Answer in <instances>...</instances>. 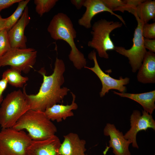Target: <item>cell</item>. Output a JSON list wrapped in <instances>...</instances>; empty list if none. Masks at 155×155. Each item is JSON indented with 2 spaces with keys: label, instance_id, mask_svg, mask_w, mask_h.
I'll use <instances>...</instances> for the list:
<instances>
[{
  "label": "cell",
  "instance_id": "cell-28",
  "mask_svg": "<svg viewBox=\"0 0 155 155\" xmlns=\"http://www.w3.org/2000/svg\"><path fill=\"white\" fill-rule=\"evenodd\" d=\"M7 83L5 79L2 78L0 80V106L3 99V94L6 89Z\"/></svg>",
  "mask_w": 155,
  "mask_h": 155
},
{
  "label": "cell",
  "instance_id": "cell-10",
  "mask_svg": "<svg viewBox=\"0 0 155 155\" xmlns=\"http://www.w3.org/2000/svg\"><path fill=\"white\" fill-rule=\"evenodd\" d=\"M131 128L124 135L125 138L129 141L133 148L138 149L137 142V133L142 130L146 131L149 128L155 130V121L152 115L144 110L142 114L138 110L133 111L130 117Z\"/></svg>",
  "mask_w": 155,
  "mask_h": 155
},
{
  "label": "cell",
  "instance_id": "cell-18",
  "mask_svg": "<svg viewBox=\"0 0 155 155\" xmlns=\"http://www.w3.org/2000/svg\"><path fill=\"white\" fill-rule=\"evenodd\" d=\"M114 93L119 96L132 99L140 104L144 110L152 115L155 109V90L139 94L125 92L119 93L113 91Z\"/></svg>",
  "mask_w": 155,
  "mask_h": 155
},
{
  "label": "cell",
  "instance_id": "cell-5",
  "mask_svg": "<svg viewBox=\"0 0 155 155\" xmlns=\"http://www.w3.org/2000/svg\"><path fill=\"white\" fill-rule=\"evenodd\" d=\"M122 25L121 22L108 21L104 19L96 22L92 26L91 33L92 38L88 42V46L96 50L100 57L108 59L109 55L107 51L114 50L115 47L111 38L110 33Z\"/></svg>",
  "mask_w": 155,
  "mask_h": 155
},
{
  "label": "cell",
  "instance_id": "cell-4",
  "mask_svg": "<svg viewBox=\"0 0 155 155\" xmlns=\"http://www.w3.org/2000/svg\"><path fill=\"white\" fill-rule=\"evenodd\" d=\"M20 89L8 93L0 106V125L2 128L12 127L20 118L30 109Z\"/></svg>",
  "mask_w": 155,
  "mask_h": 155
},
{
  "label": "cell",
  "instance_id": "cell-14",
  "mask_svg": "<svg viewBox=\"0 0 155 155\" xmlns=\"http://www.w3.org/2000/svg\"><path fill=\"white\" fill-rule=\"evenodd\" d=\"M61 143L55 135L45 140L32 141L27 149V155H60L59 150Z\"/></svg>",
  "mask_w": 155,
  "mask_h": 155
},
{
  "label": "cell",
  "instance_id": "cell-8",
  "mask_svg": "<svg viewBox=\"0 0 155 155\" xmlns=\"http://www.w3.org/2000/svg\"><path fill=\"white\" fill-rule=\"evenodd\" d=\"M135 17L137 24L134 31L131 47L126 49L122 46H115L114 49L118 53L128 58L133 73L136 72L141 66L147 51L144 45V38L142 34L144 23L137 16Z\"/></svg>",
  "mask_w": 155,
  "mask_h": 155
},
{
  "label": "cell",
  "instance_id": "cell-17",
  "mask_svg": "<svg viewBox=\"0 0 155 155\" xmlns=\"http://www.w3.org/2000/svg\"><path fill=\"white\" fill-rule=\"evenodd\" d=\"M138 70L137 75L138 82L144 84L155 82V54L154 53L147 51Z\"/></svg>",
  "mask_w": 155,
  "mask_h": 155
},
{
  "label": "cell",
  "instance_id": "cell-23",
  "mask_svg": "<svg viewBox=\"0 0 155 155\" xmlns=\"http://www.w3.org/2000/svg\"><path fill=\"white\" fill-rule=\"evenodd\" d=\"M8 31L5 28L0 30V57L11 48L8 37Z\"/></svg>",
  "mask_w": 155,
  "mask_h": 155
},
{
  "label": "cell",
  "instance_id": "cell-19",
  "mask_svg": "<svg viewBox=\"0 0 155 155\" xmlns=\"http://www.w3.org/2000/svg\"><path fill=\"white\" fill-rule=\"evenodd\" d=\"M129 13L137 16L144 23L155 19V1L144 0Z\"/></svg>",
  "mask_w": 155,
  "mask_h": 155
},
{
  "label": "cell",
  "instance_id": "cell-26",
  "mask_svg": "<svg viewBox=\"0 0 155 155\" xmlns=\"http://www.w3.org/2000/svg\"><path fill=\"white\" fill-rule=\"evenodd\" d=\"M144 44L145 48L153 53L155 52V40L144 38Z\"/></svg>",
  "mask_w": 155,
  "mask_h": 155
},
{
  "label": "cell",
  "instance_id": "cell-6",
  "mask_svg": "<svg viewBox=\"0 0 155 155\" xmlns=\"http://www.w3.org/2000/svg\"><path fill=\"white\" fill-rule=\"evenodd\" d=\"M32 140L24 130L12 127L0 131V155H27V150Z\"/></svg>",
  "mask_w": 155,
  "mask_h": 155
},
{
  "label": "cell",
  "instance_id": "cell-7",
  "mask_svg": "<svg viewBox=\"0 0 155 155\" xmlns=\"http://www.w3.org/2000/svg\"><path fill=\"white\" fill-rule=\"evenodd\" d=\"M37 51L31 48H11L0 57V67H11L27 73L33 68L36 61Z\"/></svg>",
  "mask_w": 155,
  "mask_h": 155
},
{
  "label": "cell",
  "instance_id": "cell-21",
  "mask_svg": "<svg viewBox=\"0 0 155 155\" xmlns=\"http://www.w3.org/2000/svg\"><path fill=\"white\" fill-rule=\"evenodd\" d=\"M29 0H21L14 12L9 17L6 18L5 28L9 30L17 22L22 16L25 8L30 2Z\"/></svg>",
  "mask_w": 155,
  "mask_h": 155
},
{
  "label": "cell",
  "instance_id": "cell-24",
  "mask_svg": "<svg viewBox=\"0 0 155 155\" xmlns=\"http://www.w3.org/2000/svg\"><path fill=\"white\" fill-rule=\"evenodd\" d=\"M142 34L144 38L155 39V22L150 24L144 23L142 28Z\"/></svg>",
  "mask_w": 155,
  "mask_h": 155
},
{
  "label": "cell",
  "instance_id": "cell-3",
  "mask_svg": "<svg viewBox=\"0 0 155 155\" xmlns=\"http://www.w3.org/2000/svg\"><path fill=\"white\" fill-rule=\"evenodd\" d=\"M18 130H26L33 141L48 139L55 135L56 126L44 111L30 109L25 113L12 127Z\"/></svg>",
  "mask_w": 155,
  "mask_h": 155
},
{
  "label": "cell",
  "instance_id": "cell-12",
  "mask_svg": "<svg viewBox=\"0 0 155 155\" xmlns=\"http://www.w3.org/2000/svg\"><path fill=\"white\" fill-rule=\"evenodd\" d=\"M30 19L28 8L27 6L20 18L8 31V37L11 48H26L27 38L24 35V31Z\"/></svg>",
  "mask_w": 155,
  "mask_h": 155
},
{
  "label": "cell",
  "instance_id": "cell-20",
  "mask_svg": "<svg viewBox=\"0 0 155 155\" xmlns=\"http://www.w3.org/2000/svg\"><path fill=\"white\" fill-rule=\"evenodd\" d=\"M2 78L5 79L8 83L16 88L22 87L29 80L28 77L22 76L21 72L11 67L3 72Z\"/></svg>",
  "mask_w": 155,
  "mask_h": 155
},
{
  "label": "cell",
  "instance_id": "cell-9",
  "mask_svg": "<svg viewBox=\"0 0 155 155\" xmlns=\"http://www.w3.org/2000/svg\"><path fill=\"white\" fill-rule=\"evenodd\" d=\"M88 57L90 59L93 60L94 66L92 67L86 66L84 68L93 72L100 80L102 85V88L100 92V97H103L111 89L117 90L121 93L125 92L127 89L125 86L128 84L129 82V78L126 77L123 78L122 77H120L119 79H116L104 72L99 65L97 59L96 52L94 50L89 54Z\"/></svg>",
  "mask_w": 155,
  "mask_h": 155
},
{
  "label": "cell",
  "instance_id": "cell-22",
  "mask_svg": "<svg viewBox=\"0 0 155 155\" xmlns=\"http://www.w3.org/2000/svg\"><path fill=\"white\" fill-rule=\"evenodd\" d=\"M58 0H34L35 11L40 17L49 12L55 5Z\"/></svg>",
  "mask_w": 155,
  "mask_h": 155
},
{
  "label": "cell",
  "instance_id": "cell-25",
  "mask_svg": "<svg viewBox=\"0 0 155 155\" xmlns=\"http://www.w3.org/2000/svg\"><path fill=\"white\" fill-rule=\"evenodd\" d=\"M102 1L107 7L113 11L126 5L125 0H102Z\"/></svg>",
  "mask_w": 155,
  "mask_h": 155
},
{
  "label": "cell",
  "instance_id": "cell-27",
  "mask_svg": "<svg viewBox=\"0 0 155 155\" xmlns=\"http://www.w3.org/2000/svg\"><path fill=\"white\" fill-rule=\"evenodd\" d=\"M21 0H0V12L3 9L7 8L13 4L18 3Z\"/></svg>",
  "mask_w": 155,
  "mask_h": 155
},
{
  "label": "cell",
  "instance_id": "cell-30",
  "mask_svg": "<svg viewBox=\"0 0 155 155\" xmlns=\"http://www.w3.org/2000/svg\"><path fill=\"white\" fill-rule=\"evenodd\" d=\"M6 18H3L0 15V30L5 28Z\"/></svg>",
  "mask_w": 155,
  "mask_h": 155
},
{
  "label": "cell",
  "instance_id": "cell-2",
  "mask_svg": "<svg viewBox=\"0 0 155 155\" xmlns=\"http://www.w3.org/2000/svg\"><path fill=\"white\" fill-rule=\"evenodd\" d=\"M47 30L53 39L64 40L69 45L71 50L68 57L77 69H81L86 66V59L74 42L76 31L71 20L66 14L60 12L55 15L50 22Z\"/></svg>",
  "mask_w": 155,
  "mask_h": 155
},
{
  "label": "cell",
  "instance_id": "cell-13",
  "mask_svg": "<svg viewBox=\"0 0 155 155\" xmlns=\"http://www.w3.org/2000/svg\"><path fill=\"white\" fill-rule=\"evenodd\" d=\"M84 6L86 7V10L82 16L79 19L78 23L79 25L86 29H90L92 27L91 21L95 16L105 11L116 16L121 22L126 25L122 17L109 9L105 5L102 0H85Z\"/></svg>",
  "mask_w": 155,
  "mask_h": 155
},
{
  "label": "cell",
  "instance_id": "cell-29",
  "mask_svg": "<svg viewBox=\"0 0 155 155\" xmlns=\"http://www.w3.org/2000/svg\"><path fill=\"white\" fill-rule=\"evenodd\" d=\"M85 1V0H71L70 1L77 9H79L84 6Z\"/></svg>",
  "mask_w": 155,
  "mask_h": 155
},
{
  "label": "cell",
  "instance_id": "cell-31",
  "mask_svg": "<svg viewBox=\"0 0 155 155\" xmlns=\"http://www.w3.org/2000/svg\"><path fill=\"white\" fill-rule=\"evenodd\" d=\"M86 155H87V154H86Z\"/></svg>",
  "mask_w": 155,
  "mask_h": 155
},
{
  "label": "cell",
  "instance_id": "cell-1",
  "mask_svg": "<svg viewBox=\"0 0 155 155\" xmlns=\"http://www.w3.org/2000/svg\"><path fill=\"white\" fill-rule=\"evenodd\" d=\"M65 68L63 61L57 57L51 75H46L44 67L38 71L43 76V80L36 94H28L24 86L23 92L30 109L44 111L46 109L61 102L69 90L66 87H61L65 81L63 74Z\"/></svg>",
  "mask_w": 155,
  "mask_h": 155
},
{
  "label": "cell",
  "instance_id": "cell-16",
  "mask_svg": "<svg viewBox=\"0 0 155 155\" xmlns=\"http://www.w3.org/2000/svg\"><path fill=\"white\" fill-rule=\"evenodd\" d=\"M71 93L72 97L71 104L63 105L56 104L46 109L44 111L47 117L51 121H56L59 122L74 115L72 110H76L78 106L75 102V95L72 92Z\"/></svg>",
  "mask_w": 155,
  "mask_h": 155
},
{
  "label": "cell",
  "instance_id": "cell-15",
  "mask_svg": "<svg viewBox=\"0 0 155 155\" xmlns=\"http://www.w3.org/2000/svg\"><path fill=\"white\" fill-rule=\"evenodd\" d=\"M59 150L60 155H86V141L80 138L78 135L70 133L63 136Z\"/></svg>",
  "mask_w": 155,
  "mask_h": 155
},
{
  "label": "cell",
  "instance_id": "cell-11",
  "mask_svg": "<svg viewBox=\"0 0 155 155\" xmlns=\"http://www.w3.org/2000/svg\"><path fill=\"white\" fill-rule=\"evenodd\" d=\"M103 133L110 138L109 146L104 151V154H106L108 149L111 148L115 155H131L129 150L131 142L125 138L122 132L117 129L114 124L107 123L103 129Z\"/></svg>",
  "mask_w": 155,
  "mask_h": 155
}]
</instances>
